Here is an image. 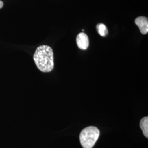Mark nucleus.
<instances>
[{"label": "nucleus", "mask_w": 148, "mask_h": 148, "mask_svg": "<svg viewBox=\"0 0 148 148\" xmlns=\"http://www.w3.org/2000/svg\"><path fill=\"white\" fill-rule=\"evenodd\" d=\"M37 68L43 73H49L54 69L53 49L47 45H42L37 48L33 56Z\"/></svg>", "instance_id": "obj_1"}, {"label": "nucleus", "mask_w": 148, "mask_h": 148, "mask_svg": "<svg viewBox=\"0 0 148 148\" xmlns=\"http://www.w3.org/2000/svg\"><path fill=\"white\" fill-rule=\"evenodd\" d=\"M100 131L97 127L89 126L85 128L79 134V141L83 148H92L98 140Z\"/></svg>", "instance_id": "obj_2"}, {"label": "nucleus", "mask_w": 148, "mask_h": 148, "mask_svg": "<svg viewBox=\"0 0 148 148\" xmlns=\"http://www.w3.org/2000/svg\"><path fill=\"white\" fill-rule=\"evenodd\" d=\"M76 43L79 49L86 50L89 47V38L84 32H81L76 37Z\"/></svg>", "instance_id": "obj_3"}, {"label": "nucleus", "mask_w": 148, "mask_h": 148, "mask_svg": "<svg viewBox=\"0 0 148 148\" xmlns=\"http://www.w3.org/2000/svg\"><path fill=\"white\" fill-rule=\"evenodd\" d=\"M135 24L137 25L140 32L146 35L148 32V19L145 16H139L135 19Z\"/></svg>", "instance_id": "obj_4"}, {"label": "nucleus", "mask_w": 148, "mask_h": 148, "mask_svg": "<svg viewBox=\"0 0 148 148\" xmlns=\"http://www.w3.org/2000/svg\"><path fill=\"white\" fill-rule=\"evenodd\" d=\"M140 127L143 131L144 136L148 138V117H144L140 121Z\"/></svg>", "instance_id": "obj_5"}, {"label": "nucleus", "mask_w": 148, "mask_h": 148, "mask_svg": "<svg viewBox=\"0 0 148 148\" xmlns=\"http://www.w3.org/2000/svg\"><path fill=\"white\" fill-rule=\"evenodd\" d=\"M97 30L98 33L102 37H105L108 34V30L106 25L104 24L100 23L98 24L97 25Z\"/></svg>", "instance_id": "obj_6"}, {"label": "nucleus", "mask_w": 148, "mask_h": 148, "mask_svg": "<svg viewBox=\"0 0 148 148\" xmlns=\"http://www.w3.org/2000/svg\"><path fill=\"white\" fill-rule=\"evenodd\" d=\"M3 2L0 0V9L2 8L3 7Z\"/></svg>", "instance_id": "obj_7"}]
</instances>
